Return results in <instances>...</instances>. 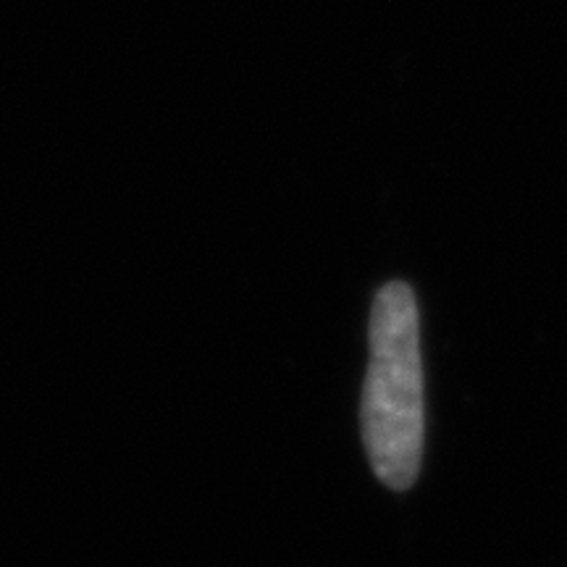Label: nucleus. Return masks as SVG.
<instances>
[{
  "label": "nucleus",
  "mask_w": 567,
  "mask_h": 567,
  "mask_svg": "<svg viewBox=\"0 0 567 567\" xmlns=\"http://www.w3.org/2000/svg\"><path fill=\"white\" fill-rule=\"evenodd\" d=\"M368 344L360 402L365 452L381 484L408 492L421 471L425 410L417 302L405 281H389L375 295Z\"/></svg>",
  "instance_id": "obj_1"
}]
</instances>
